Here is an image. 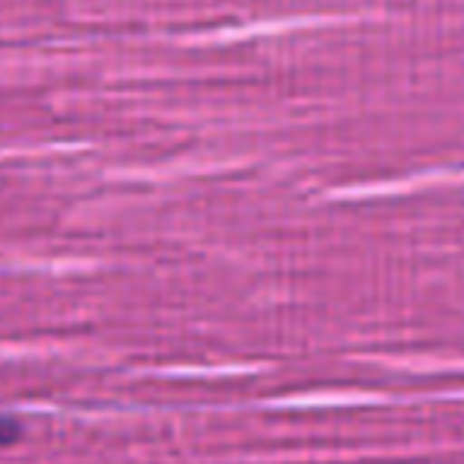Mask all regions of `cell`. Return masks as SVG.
Listing matches in <instances>:
<instances>
[{"instance_id":"obj_1","label":"cell","mask_w":464,"mask_h":464,"mask_svg":"<svg viewBox=\"0 0 464 464\" xmlns=\"http://www.w3.org/2000/svg\"><path fill=\"white\" fill-rule=\"evenodd\" d=\"M16 436H20V423L10 417H0V445H10Z\"/></svg>"}]
</instances>
